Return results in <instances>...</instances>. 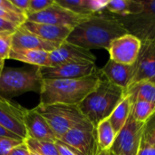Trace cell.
Here are the masks:
<instances>
[{
  "label": "cell",
  "mask_w": 155,
  "mask_h": 155,
  "mask_svg": "<svg viewBox=\"0 0 155 155\" xmlns=\"http://www.w3.org/2000/svg\"><path fill=\"white\" fill-rule=\"evenodd\" d=\"M14 33L1 32L0 33V58L2 60L9 59L12 51V37Z\"/></svg>",
  "instance_id": "28"
},
{
  "label": "cell",
  "mask_w": 155,
  "mask_h": 155,
  "mask_svg": "<svg viewBox=\"0 0 155 155\" xmlns=\"http://www.w3.org/2000/svg\"><path fill=\"white\" fill-rule=\"evenodd\" d=\"M49 53L50 52L48 51L37 49H12L9 55V59L43 68L48 67Z\"/></svg>",
  "instance_id": "19"
},
{
  "label": "cell",
  "mask_w": 155,
  "mask_h": 155,
  "mask_svg": "<svg viewBox=\"0 0 155 155\" xmlns=\"http://www.w3.org/2000/svg\"><path fill=\"white\" fill-rule=\"evenodd\" d=\"M155 113V104L145 101H136L132 103L131 115L140 123H145Z\"/></svg>",
  "instance_id": "24"
},
{
  "label": "cell",
  "mask_w": 155,
  "mask_h": 155,
  "mask_svg": "<svg viewBox=\"0 0 155 155\" xmlns=\"http://www.w3.org/2000/svg\"><path fill=\"white\" fill-rule=\"evenodd\" d=\"M63 44V43H62ZM61 44L46 41L30 33L23 25L19 26L13 34L12 49H37L51 52L57 48Z\"/></svg>",
  "instance_id": "16"
},
{
  "label": "cell",
  "mask_w": 155,
  "mask_h": 155,
  "mask_svg": "<svg viewBox=\"0 0 155 155\" xmlns=\"http://www.w3.org/2000/svg\"><path fill=\"white\" fill-rule=\"evenodd\" d=\"M19 27V25L7 21L5 19H3L0 17V33L1 32H10V33H15V30Z\"/></svg>",
  "instance_id": "33"
},
{
  "label": "cell",
  "mask_w": 155,
  "mask_h": 155,
  "mask_svg": "<svg viewBox=\"0 0 155 155\" xmlns=\"http://www.w3.org/2000/svg\"><path fill=\"white\" fill-rule=\"evenodd\" d=\"M137 155H155V147L148 143L142 141Z\"/></svg>",
  "instance_id": "36"
},
{
  "label": "cell",
  "mask_w": 155,
  "mask_h": 155,
  "mask_svg": "<svg viewBox=\"0 0 155 155\" xmlns=\"http://www.w3.org/2000/svg\"><path fill=\"white\" fill-rule=\"evenodd\" d=\"M55 145L57 147V150L60 155H77L69 146H67L65 143H62L59 140L55 142Z\"/></svg>",
  "instance_id": "37"
},
{
  "label": "cell",
  "mask_w": 155,
  "mask_h": 155,
  "mask_svg": "<svg viewBox=\"0 0 155 155\" xmlns=\"http://www.w3.org/2000/svg\"><path fill=\"white\" fill-rule=\"evenodd\" d=\"M4 65H5V61H4V60H2V59L0 58V73L3 71V69H4Z\"/></svg>",
  "instance_id": "40"
},
{
  "label": "cell",
  "mask_w": 155,
  "mask_h": 155,
  "mask_svg": "<svg viewBox=\"0 0 155 155\" xmlns=\"http://www.w3.org/2000/svg\"><path fill=\"white\" fill-rule=\"evenodd\" d=\"M7 155H31V152L29 151L27 145L24 141L22 143L13 148Z\"/></svg>",
  "instance_id": "34"
},
{
  "label": "cell",
  "mask_w": 155,
  "mask_h": 155,
  "mask_svg": "<svg viewBox=\"0 0 155 155\" xmlns=\"http://www.w3.org/2000/svg\"><path fill=\"white\" fill-rule=\"evenodd\" d=\"M124 96H128L131 102L145 101L155 104V84L149 81H140L124 89Z\"/></svg>",
  "instance_id": "20"
},
{
  "label": "cell",
  "mask_w": 155,
  "mask_h": 155,
  "mask_svg": "<svg viewBox=\"0 0 155 155\" xmlns=\"http://www.w3.org/2000/svg\"><path fill=\"white\" fill-rule=\"evenodd\" d=\"M35 109L45 119L57 140L61 139L74 126L88 121L81 113L78 105L39 104Z\"/></svg>",
  "instance_id": "6"
},
{
  "label": "cell",
  "mask_w": 155,
  "mask_h": 155,
  "mask_svg": "<svg viewBox=\"0 0 155 155\" xmlns=\"http://www.w3.org/2000/svg\"><path fill=\"white\" fill-rule=\"evenodd\" d=\"M22 25L27 31L41 37L42 39L59 44L65 42L72 30L74 29L67 26H59L48 24L35 23L30 21H25Z\"/></svg>",
  "instance_id": "17"
},
{
  "label": "cell",
  "mask_w": 155,
  "mask_h": 155,
  "mask_svg": "<svg viewBox=\"0 0 155 155\" xmlns=\"http://www.w3.org/2000/svg\"><path fill=\"white\" fill-rule=\"evenodd\" d=\"M133 0H110L105 11L114 16H125L131 14Z\"/></svg>",
  "instance_id": "26"
},
{
  "label": "cell",
  "mask_w": 155,
  "mask_h": 155,
  "mask_svg": "<svg viewBox=\"0 0 155 155\" xmlns=\"http://www.w3.org/2000/svg\"><path fill=\"white\" fill-rule=\"evenodd\" d=\"M27 109L10 100L0 98V125L23 141L27 138L25 115Z\"/></svg>",
  "instance_id": "10"
},
{
  "label": "cell",
  "mask_w": 155,
  "mask_h": 155,
  "mask_svg": "<svg viewBox=\"0 0 155 155\" xmlns=\"http://www.w3.org/2000/svg\"><path fill=\"white\" fill-rule=\"evenodd\" d=\"M0 17L19 26L26 21V15L20 12L10 0H0Z\"/></svg>",
  "instance_id": "23"
},
{
  "label": "cell",
  "mask_w": 155,
  "mask_h": 155,
  "mask_svg": "<svg viewBox=\"0 0 155 155\" xmlns=\"http://www.w3.org/2000/svg\"><path fill=\"white\" fill-rule=\"evenodd\" d=\"M31 155H38V154H36V153H31Z\"/></svg>",
  "instance_id": "42"
},
{
  "label": "cell",
  "mask_w": 155,
  "mask_h": 155,
  "mask_svg": "<svg viewBox=\"0 0 155 155\" xmlns=\"http://www.w3.org/2000/svg\"><path fill=\"white\" fill-rule=\"evenodd\" d=\"M131 111L132 102L128 96H124L109 117V121L116 134H118L125 125L131 115Z\"/></svg>",
  "instance_id": "21"
},
{
  "label": "cell",
  "mask_w": 155,
  "mask_h": 155,
  "mask_svg": "<svg viewBox=\"0 0 155 155\" xmlns=\"http://www.w3.org/2000/svg\"><path fill=\"white\" fill-rule=\"evenodd\" d=\"M150 81H151V82H153V84H155V77H154V78H153V79L150 80Z\"/></svg>",
  "instance_id": "41"
},
{
  "label": "cell",
  "mask_w": 155,
  "mask_h": 155,
  "mask_svg": "<svg viewBox=\"0 0 155 155\" xmlns=\"http://www.w3.org/2000/svg\"><path fill=\"white\" fill-rule=\"evenodd\" d=\"M152 145H153V146H154V147H155V143H152Z\"/></svg>",
  "instance_id": "43"
},
{
  "label": "cell",
  "mask_w": 155,
  "mask_h": 155,
  "mask_svg": "<svg viewBox=\"0 0 155 155\" xmlns=\"http://www.w3.org/2000/svg\"><path fill=\"white\" fill-rule=\"evenodd\" d=\"M10 1L20 12H22L25 15H27L30 0H10Z\"/></svg>",
  "instance_id": "35"
},
{
  "label": "cell",
  "mask_w": 155,
  "mask_h": 155,
  "mask_svg": "<svg viewBox=\"0 0 155 155\" xmlns=\"http://www.w3.org/2000/svg\"><path fill=\"white\" fill-rule=\"evenodd\" d=\"M77 155H97L99 151L95 126L85 121L68 131L61 139Z\"/></svg>",
  "instance_id": "7"
},
{
  "label": "cell",
  "mask_w": 155,
  "mask_h": 155,
  "mask_svg": "<svg viewBox=\"0 0 155 155\" xmlns=\"http://www.w3.org/2000/svg\"><path fill=\"white\" fill-rule=\"evenodd\" d=\"M0 137H8V138H13V139H16V140H21L23 141L22 139H20L19 137H17L16 135L11 134L10 132L6 131L5 128H3L1 125H0Z\"/></svg>",
  "instance_id": "38"
},
{
  "label": "cell",
  "mask_w": 155,
  "mask_h": 155,
  "mask_svg": "<svg viewBox=\"0 0 155 155\" xmlns=\"http://www.w3.org/2000/svg\"><path fill=\"white\" fill-rule=\"evenodd\" d=\"M116 17L128 34L142 43L155 40V0H133L132 13Z\"/></svg>",
  "instance_id": "5"
},
{
  "label": "cell",
  "mask_w": 155,
  "mask_h": 155,
  "mask_svg": "<svg viewBox=\"0 0 155 155\" xmlns=\"http://www.w3.org/2000/svg\"><path fill=\"white\" fill-rule=\"evenodd\" d=\"M88 16L90 15L74 13L59 5L54 0V3L46 9L39 13L28 15L26 16V21L74 28Z\"/></svg>",
  "instance_id": "9"
},
{
  "label": "cell",
  "mask_w": 155,
  "mask_h": 155,
  "mask_svg": "<svg viewBox=\"0 0 155 155\" xmlns=\"http://www.w3.org/2000/svg\"><path fill=\"white\" fill-rule=\"evenodd\" d=\"M142 141L150 144L155 143V113L144 123Z\"/></svg>",
  "instance_id": "29"
},
{
  "label": "cell",
  "mask_w": 155,
  "mask_h": 155,
  "mask_svg": "<svg viewBox=\"0 0 155 155\" xmlns=\"http://www.w3.org/2000/svg\"><path fill=\"white\" fill-rule=\"evenodd\" d=\"M124 97V89L110 83L102 76L97 86L78 107L84 116L96 126L100 122L110 117Z\"/></svg>",
  "instance_id": "3"
},
{
  "label": "cell",
  "mask_w": 155,
  "mask_h": 155,
  "mask_svg": "<svg viewBox=\"0 0 155 155\" xmlns=\"http://www.w3.org/2000/svg\"><path fill=\"white\" fill-rule=\"evenodd\" d=\"M108 0H86V6L91 15L100 14L105 11Z\"/></svg>",
  "instance_id": "32"
},
{
  "label": "cell",
  "mask_w": 155,
  "mask_h": 155,
  "mask_svg": "<svg viewBox=\"0 0 155 155\" xmlns=\"http://www.w3.org/2000/svg\"><path fill=\"white\" fill-rule=\"evenodd\" d=\"M97 70L95 63H73L54 67H43L41 74L44 80L76 79L90 76Z\"/></svg>",
  "instance_id": "13"
},
{
  "label": "cell",
  "mask_w": 155,
  "mask_h": 155,
  "mask_svg": "<svg viewBox=\"0 0 155 155\" xmlns=\"http://www.w3.org/2000/svg\"><path fill=\"white\" fill-rule=\"evenodd\" d=\"M144 124L137 122L132 115L125 125L117 134L115 141L111 148L114 155H137L143 134Z\"/></svg>",
  "instance_id": "8"
},
{
  "label": "cell",
  "mask_w": 155,
  "mask_h": 155,
  "mask_svg": "<svg viewBox=\"0 0 155 155\" xmlns=\"http://www.w3.org/2000/svg\"><path fill=\"white\" fill-rule=\"evenodd\" d=\"M54 3V0H30L29 4V9L27 12V15H32L35 13H39L50 5H52Z\"/></svg>",
  "instance_id": "30"
},
{
  "label": "cell",
  "mask_w": 155,
  "mask_h": 155,
  "mask_svg": "<svg viewBox=\"0 0 155 155\" xmlns=\"http://www.w3.org/2000/svg\"><path fill=\"white\" fill-rule=\"evenodd\" d=\"M43 81L40 67H4L0 73V98L10 100L27 92L40 94Z\"/></svg>",
  "instance_id": "4"
},
{
  "label": "cell",
  "mask_w": 155,
  "mask_h": 155,
  "mask_svg": "<svg viewBox=\"0 0 155 155\" xmlns=\"http://www.w3.org/2000/svg\"><path fill=\"white\" fill-rule=\"evenodd\" d=\"M126 34L128 32L116 16L103 12L92 15L77 25L65 42L89 51L108 49L113 40Z\"/></svg>",
  "instance_id": "1"
},
{
  "label": "cell",
  "mask_w": 155,
  "mask_h": 155,
  "mask_svg": "<svg viewBox=\"0 0 155 155\" xmlns=\"http://www.w3.org/2000/svg\"><path fill=\"white\" fill-rule=\"evenodd\" d=\"M95 129L99 151H110L115 141L117 134L113 128L109 118L100 122L95 126Z\"/></svg>",
  "instance_id": "22"
},
{
  "label": "cell",
  "mask_w": 155,
  "mask_h": 155,
  "mask_svg": "<svg viewBox=\"0 0 155 155\" xmlns=\"http://www.w3.org/2000/svg\"><path fill=\"white\" fill-rule=\"evenodd\" d=\"M24 141L16 140L8 137H0V155H7L15 146L22 143Z\"/></svg>",
  "instance_id": "31"
},
{
  "label": "cell",
  "mask_w": 155,
  "mask_h": 155,
  "mask_svg": "<svg viewBox=\"0 0 155 155\" xmlns=\"http://www.w3.org/2000/svg\"><path fill=\"white\" fill-rule=\"evenodd\" d=\"M102 76L110 83L126 89L132 83L134 77V65H126L116 63L111 59L105 64V65L99 69Z\"/></svg>",
  "instance_id": "18"
},
{
  "label": "cell",
  "mask_w": 155,
  "mask_h": 155,
  "mask_svg": "<svg viewBox=\"0 0 155 155\" xmlns=\"http://www.w3.org/2000/svg\"><path fill=\"white\" fill-rule=\"evenodd\" d=\"M97 155H114V154L111 153V151H101V152H99V153H98V154Z\"/></svg>",
  "instance_id": "39"
},
{
  "label": "cell",
  "mask_w": 155,
  "mask_h": 155,
  "mask_svg": "<svg viewBox=\"0 0 155 155\" xmlns=\"http://www.w3.org/2000/svg\"><path fill=\"white\" fill-rule=\"evenodd\" d=\"M95 55L89 50L64 42L49 53L48 67L73 63H95Z\"/></svg>",
  "instance_id": "12"
},
{
  "label": "cell",
  "mask_w": 155,
  "mask_h": 155,
  "mask_svg": "<svg viewBox=\"0 0 155 155\" xmlns=\"http://www.w3.org/2000/svg\"><path fill=\"white\" fill-rule=\"evenodd\" d=\"M55 2L59 5L74 13L85 15H92L88 12L87 6H86V0H55Z\"/></svg>",
  "instance_id": "27"
},
{
  "label": "cell",
  "mask_w": 155,
  "mask_h": 155,
  "mask_svg": "<svg viewBox=\"0 0 155 155\" xmlns=\"http://www.w3.org/2000/svg\"><path fill=\"white\" fill-rule=\"evenodd\" d=\"M25 143L31 153L38 155H60L55 145V143L40 142L29 138L25 139Z\"/></svg>",
  "instance_id": "25"
},
{
  "label": "cell",
  "mask_w": 155,
  "mask_h": 155,
  "mask_svg": "<svg viewBox=\"0 0 155 155\" xmlns=\"http://www.w3.org/2000/svg\"><path fill=\"white\" fill-rule=\"evenodd\" d=\"M142 42L136 36L126 34L113 40L108 47L110 59L123 64L134 65L137 60Z\"/></svg>",
  "instance_id": "11"
},
{
  "label": "cell",
  "mask_w": 155,
  "mask_h": 155,
  "mask_svg": "<svg viewBox=\"0 0 155 155\" xmlns=\"http://www.w3.org/2000/svg\"><path fill=\"white\" fill-rule=\"evenodd\" d=\"M134 67V77L131 84L144 80L150 81L154 78L155 40L142 43V47Z\"/></svg>",
  "instance_id": "14"
},
{
  "label": "cell",
  "mask_w": 155,
  "mask_h": 155,
  "mask_svg": "<svg viewBox=\"0 0 155 155\" xmlns=\"http://www.w3.org/2000/svg\"><path fill=\"white\" fill-rule=\"evenodd\" d=\"M101 78L98 69L92 75L84 78L44 80L39 104L79 105L97 86Z\"/></svg>",
  "instance_id": "2"
},
{
  "label": "cell",
  "mask_w": 155,
  "mask_h": 155,
  "mask_svg": "<svg viewBox=\"0 0 155 155\" xmlns=\"http://www.w3.org/2000/svg\"><path fill=\"white\" fill-rule=\"evenodd\" d=\"M25 126L26 129L27 138L29 139L52 143H55L57 141L53 130L45 119L36 111L35 107L33 109H27L25 115Z\"/></svg>",
  "instance_id": "15"
}]
</instances>
